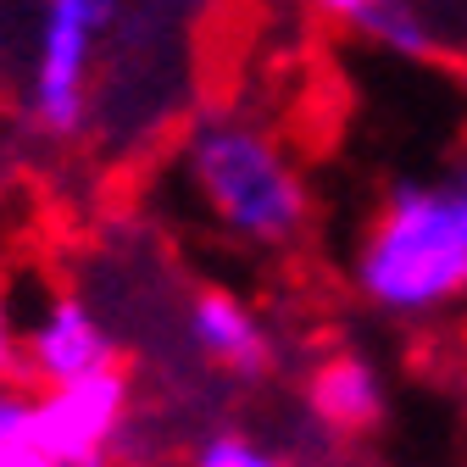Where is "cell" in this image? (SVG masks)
Listing matches in <instances>:
<instances>
[{"instance_id":"7","label":"cell","mask_w":467,"mask_h":467,"mask_svg":"<svg viewBox=\"0 0 467 467\" xmlns=\"http://www.w3.org/2000/svg\"><path fill=\"white\" fill-rule=\"evenodd\" d=\"M301 400H306L312 423L339 434V440H362L389 418V384H384L379 362L362 357V350H334V357H323L306 373Z\"/></svg>"},{"instance_id":"11","label":"cell","mask_w":467,"mask_h":467,"mask_svg":"<svg viewBox=\"0 0 467 467\" xmlns=\"http://www.w3.org/2000/svg\"><path fill=\"white\" fill-rule=\"evenodd\" d=\"M17 357H23V334L6 312V296H0V379H17Z\"/></svg>"},{"instance_id":"4","label":"cell","mask_w":467,"mask_h":467,"mask_svg":"<svg viewBox=\"0 0 467 467\" xmlns=\"http://www.w3.org/2000/svg\"><path fill=\"white\" fill-rule=\"evenodd\" d=\"M129 412H134V384L123 362L34 389V423L56 467H111L129 440Z\"/></svg>"},{"instance_id":"3","label":"cell","mask_w":467,"mask_h":467,"mask_svg":"<svg viewBox=\"0 0 467 467\" xmlns=\"http://www.w3.org/2000/svg\"><path fill=\"white\" fill-rule=\"evenodd\" d=\"M117 17H123V0H39V28L23 78V111L34 134L73 140L89 123L100 45Z\"/></svg>"},{"instance_id":"2","label":"cell","mask_w":467,"mask_h":467,"mask_svg":"<svg viewBox=\"0 0 467 467\" xmlns=\"http://www.w3.org/2000/svg\"><path fill=\"white\" fill-rule=\"evenodd\" d=\"M350 289L389 323H429L467 301V161L379 195L350 251Z\"/></svg>"},{"instance_id":"8","label":"cell","mask_w":467,"mask_h":467,"mask_svg":"<svg viewBox=\"0 0 467 467\" xmlns=\"http://www.w3.org/2000/svg\"><path fill=\"white\" fill-rule=\"evenodd\" d=\"M0 467H56L45 456L34 395L23 389V379H0Z\"/></svg>"},{"instance_id":"10","label":"cell","mask_w":467,"mask_h":467,"mask_svg":"<svg viewBox=\"0 0 467 467\" xmlns=\"http://www.w3.org/2000/svg\"><path fill=\"white\" fill-rule=\"evenodd\" d=\"M301 6H306L312 17H323V23H345V28L362 34V23L384 6V0H301Z\"/></svg>"},{"instance_id":"5","label":"cell","mask_w":467,"mask_h":467,"mask_svg":"<svg viewBox=\"0 0 467 467\" xmlns=\"http://www.w3.org/2000/svg\"><path fill=\"white\" fill-rule=\"evenodd\" d=\"M117 334L100 323V312L78 296H56L45 301V312L28 323L23 334V357H17V379L45 389V384H67V379H84L95 368H111L117 362Z\"/></svg>"},{"instance_id":"6","label":"cell","mask_w":467,"mask_h":467,"mask_svg":"<svg viewBox=\"0 0 467 467\" xmlns=\"http://www.w3.org/2000/svg\"><path fill=\"white\" fill-rule=\"evenodd\" d=\"M184 339L201 362H212L217 373L240 384H262L278 362V339L267 317L234 289H195L184 306Z\"/></svg>"},{"instance_id":"1","label":"cell","mask_w":467,"mask_h":467,"mask_svg":"<svg viewBox=\"0 0 467 467\" xmlns=\"http://www.w3.org/2000/svg\"><path fill=\"white\" fill-rule=\"evenodd\" d=\"M179 190L245 251H289L312 228V179L289 140L245 106H212L179 140Z\"/></svg>"},{"instance_id":"9","label":"cell","mask_w":467,"mask_h":467,"mask_svg":"<svg viewBox=\"0 0 467 467\" xmlns=\"http://www.w3.org/2000/svg\"><path fill=\"white\" fill-rule=\"evenodd\" d=\"M190 467H289V456H278L273 445H262L256 434H240V429H217L201 440L195 462Z\"/></svg>"}]
</instances>
